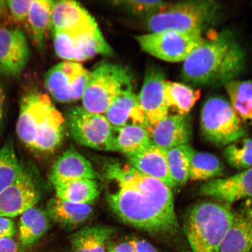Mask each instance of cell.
Here are the masks:
<instances>
[{
	"label": "cell",
	"instance_id": "obj_1",
	"mask_svg": "<svg viewBox=\"0 0 252 252\" xmlns=\"http://www.w3.org/2000/svg\"><path fill=\"white\" fill-rule=\"evenodd\" d=\"M106 173L118 185L108 202L123 222L154 235L177 234L179 224L171 188L130 164L112 163Z\"/></svg>",
	"mask_w": 252,
	"mask_h": 252
},
{
	"label": "cell",
	"instance_id": "obj_2",
	"mask_svg": "<svg viewBox=\"0 0 252 252\" xmlns=\"http://www.w3.org/2000/svg\"><path fill=\"white\" fill-rule=\"evenodd\" d=\"M246 55L229 30H223L204 39L185 60L182 77L194 86H217L235 80L244 70Z\"/></svg>",
	"mask_w": 252,
	"mask_h": 252
},
{
	"label": "cell",
	"instance_id": "obj_3",
	"mask_svg": "<svg viewBox=\"0 0 252 252\" xmlns=\"http://www.w3.org/2000/svg\"><path fill=\"white\" fill-rule=\"evenodd\" d=\"M64 119L45 94L31 92L22 97L16 130L31 149L51 152L63 140Z\"/></svg>",
	"mask_w": 252,
	"mask_h": 252
},
{
	"label": "cell",
	"instance_id": "obj_4",
	"mask_svg": "<svg viewBox=\"0 0 252 252\" xmlns=\"http://www.w3.org/2000/svg\"><path fill=\"white\" fill-rule=\"evenodd\" d=\"M234 210L222 201H203L188 211L185 234L191 252H220L231 225Z\"/></svg>",
	"mask_w": 252,
	"mask_h": 252
},
{
	"label": "cell",
	"instance_id": "obj_5",
	"mask_svg": "<svg viewBox=\"0 0 252 252\" xmlns=\"http://www.w3.org/2000/svg\"><path fill=\"white\" fill-rule=\"evenodd\" d=\"M220 5L212 0L181 1L169 4L144 19L149 33L166 31L201 32L214 23L220 14Z\"/></svg>",
	"mask_w": 252,
	"mask_h": 252
},
{
	"label": "cell",
	"instance_id": "obj_6",
	"mask_svg": "<svg viewBox=\"0 0 252 252\" xmlns=\"http://www.w3.org/2000/svg\"><path fill=\"white\" fill-rule=\"evenodd\" d=\"M133 75L124 65L115 63H100L90 72L82 101L90 112L105 113L120 94L133 89Z\"/></svg>",
	"mask_w": 252,
	"mask_h": 252
},
{
	"label": "cell",
	"instance_id": "obj_7",
	"mask_svg": "<svg viewBox=\"0 0 252 252\" xmlns=\"http://www.w3.org/2000/svg\"><path fill=\"white\" fill-rule=\"evenodd\" d=\"M200 122L204 138L217 146H227L246 134L244 123L229 102L222 97H211L205 102Z\"/></svg>",
	"mask_w": 252,
	"mask_h": 252
},
{
	"label": "cell",
	"instance_id": "obj_8",
	"mask_svg": "<svg viewBox=\"0 0 252 252\" xmlns=\"http://www.w3.org/2000/svg\"><path fill=\"white\" fill-rule=\"evenodd\" d=\"M53 34L56 54L68 62H83L97 55L112 54L111 47L95 21L76 29L55 32Z\"/></svg>",
	"mask_w": 252,
	"mask_h": 252
},
{
	"label": "cell",
	"instance_id": "obj_9",
	"mask_svg": "<svg viewBox=\"0 0 252 252\" xmlns=\"http://www.w3.org/2000/svg\"><path fill=\"white\" fill-rule=\"evenodd\" d=\"M142 50L162 61L184 62L204 42L201 32L166 31L135 37Z\"/></svg>",
	"mask_w": 252,
	"mask_h": 252
},
{
	"label": "cell",
	"instance_id": "obj_10",
	"mask_svg": "<svg viewBox=\"0 0 252 252\" xmlns=\"http://www.w3.org/2000/svg\"><path fill=\"white\" fill-rule=\"evenodd\" d=\"M69 128L74 141L96 150L113 151L112 127L102 115L75 106L68 110Z\"/></svg>",
	"mask_w": 252,
	"mask_h": 252
},
{
	"label": "cell",
	"instance_id": "obj_11",
	"mask_svg": "<svg viewBox=\"0 0 252 252\" xmlns=\"http://www.w3.org/2000/svg\"><path fill=\"white\" fill-rule=\"evenodd\" d=\"M90 72L78 63L62 62L47 72L45 86L56 101H77L83 97Z\"/></svg>",
	"mask_w": 252,
	"mask_h": 252
},
{
	"label": "cell",
	"instance_id": "obj_12",
	"mask_svg": "<svg viewBox=\"0 0 252 252\" xmlns=\"http://www.w3.org/2000/svg\"><path fill=\"white\" fill-rule=\"evenodd\" d=\"M30 57V47L23 30L0 25V74L7 78L21 76Z\"/></svg>",
	"mask_w": 252,
	"mask_h": 252
},
{
	"label": "cell",
	"instance_id": "obj_13",
	"mask_svg": "<svg viewBox=\"0 0 252 252\" xmlns=\"http://www.w3.org/2000/svg\"><path fill=\"white\" fill-rule=\"evenodd\" d=\"M165 81L162 69L156 66H151L147 69L138 98L149 122V129L169 115L165 97Z\"/></svg>",
	"mask_w": 252,
	"mask_h": 252
},
{
	"label": "cell",
	"instance_id": "obj_14",
	"mask_svg": "<svg viewBox=\"0 0 252 252\" xmlns=\"http://www.w3.org/2000/svg\"><path fill=\"white\" fill-rule=\"evenodd\" d=\"M38 190L28 173L24 171L0 193V217L21 216L38 203Z\"/></svg>",
	"mask_w": 252,
	"mask_h": 252
},
{
	"label": "cell",
	"instance_id": "obj_15",
	"mask_svg": "<svg viewBox=\"0 0 252 252\" xmlns=\"http://www.w3.org/2000/svg\"><path fill=\"white\" fill-rule=\"evenodd\" d=\"M199 193L231 204L252 199V168L225 178L214 179L201 186Z\"/></svg>",
	"mask_w": 252,
	"mask_h": 252
},
{
	"label": "cell",
	"instance_id": "obj_16",
	"mask_svg": "<svg viewBox=\"0 0 252 252\" xmlns=\"http://www.w3.org/2000/svg\"><path fill=\"white\" fill-rule=\"evenodd\" d=\"M151 143L165 151L188 145L191 137L188 115H168L149 130Z\"/></svg>",
	"mask_w": 252,
	"mask_h": 252
},
{
	"label": "cell",
	"instance_id": "obj_17",
	"mask_svg": "<svg viewBox=\"0 0 252 252\" xmlns=\"http://www.w3.org/2000/svg\"><path fill=\"white\" fill-rule=\"evenodd\" d=\"M220 252H252V199L245 200L234 210Z\"/></svg>",
	"mask_w": 252,
	"mask_h": 252
},
{
	"label": "cell",
	"instance_id": "obj_18",
	"mask_svg": "<svg viewBox=\"0 0 252 252\" xmlns=\"http://www.w3.org/2000/svg\"><path fill=\"white\" fill-rule=\"evenodd\" d=\"M105 117L113 127L135 125L149 130V122L141 109L138 96L133 89L123 91L113 100L105 113Z\"/></svg>",
	"mask_w": 252,
	"mask_h": 252
},
{
	"label": "cell",
	"instance_id": "obj_19",
	"mask_svg": "<svg viewBox=\"0 0 252 252\" xmlns=\"http://www.w3.org/2000/svg\"><path fill=\"white\" fill-rule=\"evenodd\" d=\"M127 157L130 165L138 171L164 183L170 188H176L167 163L165 150L151 144Z\"/></svg>",
	"mask_w": 252,
	"mask_h": 252
},
{
	"label": "cell",
	"instance_id": "obj_20",
	"mask_svg": "<svg viewBox=\"0 0 252 252\" xmlns=\"http://www.w3.org/2000/svg\"><path fill=\"white\" fill-rule=\"evenodd\" d=\"M98 178L91 162L77 151H65L53 165L50 179L53 186L78 179Z\"/></svg>",
	"mask_w": 252,
	"mask_h": 252
},
{
	"label": "cell",
	"instance_id": "obj_21",
	"mask_svg": "<svg viewBox=\"0 0 252 252\" xmlns=\"http://www.w3.org/2000/svg\"><path fill=\"white\" fill-rule=\"evenodd\" d=\"M46 210L47 215L53 221L70 231L84 224L93 213L91 205L68 202L57 196L49 201Z\"/></svg>",
	"mask_w": 252,
	"mask_h": 252
},
{
	"label": "cell",
	"instance_id": "obj_22",
	"mask_svg": "<svg viewBox=\"0 0 252 252\" xmlns=\"http://www.w3.org/2000/svg\"><path fill=\"white\" fill-rule=\"evenodd\" d=\"M94 21V18L89 12L76 1L68 0L53 1L52 33L76 29Z\"/></svg>",
	"mask_w": 252,
	"mask_h": 252
},
{
	"label": "cell",
	"instance_id": "obj_23",
	"mask_svg": "<svg viewBox=\"0 0 252 252\" xmlns=\"http://www.w3.org/2000/svg\"><path fill=\"white\" fill-rule=\"evenodd\" d=\"M115 229L105 225L86 226L70 236L71 252H106Z\"/></svg>",
	"mask_w": 252,
	"mask_h": 252
},
{
	"label": "cell",
	"instance_id": "obj_24",
	"mask_svg": "<svg viewBox=\"0 0 252 252\" xmlns=\"http://www.w3.org/2000/svg\"><path fill=\"white\" fill-rule=\"evenodd\" d=\"M53 1L33 0L26 22L34 45L41 51L45 49L47 37L52 31Z\"/></svg>",
	"mask_w": 252,
	"mask_h": 252
},
{
	"label": "cell",
	"instance_id": "obj_25",
	"mask_svg": "<svg viewBox=\"0 0 252 252\" xmlns=\"http://www.w3.org/2000/svg\"><path fill=\"white\" fill-rule=\"evenodd\" d=\"M151 144L149 132L143 126L130 125L119 128L112 127L113 151H119L128 156Z\"/></svg>",
	"mask_w": 252,
	"mask_h": 252
},
{
	"label": "cell",
	"instance_id": "obj_26",
	"mask_svg": "<svg viewBox=\"0 0 252 252\" xmlns=\"http://www.w3.org/2000/svg\"><path fill=\"white\" fill-rule=\"evenodd\" d=\"M53 187L56 196L75 204L91 205L99 195L98 185L94 179H74Z\"/></svg>",
	"mask_w": 252,
	"mask_h": 252
},
{
	"label": "cell",
	"instance_id": "obj_27",
	"mask_svg": "<svg viewBox=\"0 0 252 252\" xmlns=\"http://www.w3.org/2000/svg\"><path fill=\"white\" fill-rule=\"evenodd\" d=\"M46 214L34 207L22 214L19 224V241L22 247L29 248L40 240L49 228Z\"/></svg>",
	"mask_w": 252,
	"mask_h": 252
},
{
	"label": "cell",
	"instance_id": "obj_28",
	"mask_svg": "<svg viewBox=\"0 0 252 252\" xmlns=\"http://www.w3.org/2000/svg\"><path fill=\"white\" fill-rule=\"evenodd\" d=\"M188 151L190 161V180H213L214 178L222 175L223 166L216 156L195 150L189 144L188 145Z\"/></svg>",
	"mask_w": 252,
	"mask_h": 252
},
{
	"label": "cell",
	"instance_id": "obj_29",
	"mask_svg": "<svg viewBox=\"0 0 252 252\" xmlns=\"http://www.w3.org/2000/svg\"><path fill=\"white\" fill-rule=\"evenodd\" d=\"M197 90L182 83L166 81L165 97L167 106L176 113L188 115L200 97Z\"/></svg>",
	"mask_w": 252,
	"mask_h": 252
},
{
	"label": "cell",
	"instance_id": "obj_30",
	"mask_svg": "<svg viewBox=\"0 0 252 252\" xmlns=\"http://www.w3.org/2000/svg\"><path fill=\"white\" fill-rule=\"evenodd\" d=\"M229 103L243 123L252 125V81L233 80L224 85Z\"/></svg>",
	"mask_w": 252,
	"mask_h": 252
},
{
	"label": "cell",
	"instance_id": "obj_31",
	"mask_svg": "<svg viewBox=\"0 0 252 252\" xmlns=\"http://www.w3.org/2000/svg\"><path fill=\"white\" fill-rule=\"evenodd\" d=\"M24 171L20 164L13 143L8 141L0 148V193Z\"/></svg>",
	"mask_w": 252,
	"mask_h": 252
},
{
	"label": "cell",
	"instance_id": "obj_32",
	"mask_svg": "<svg viewBox=\"0 0 252 252\" xmlns=\"http://www.w3.org/2000/svg\"><path fill=\"white\" fill-rule=\"evenodd\" d=\"M166 157L176 187L185 185L189 180L190 172L188 145L166 151Z\"/></svg>",
	"mask_w": 252,
	"mask_h": 252
},
{
	"label": "cell",
	"instance_id": "obj_33",
	"mask_svg": "<svg viewBox=\"0 0 252 252\" xmlns=\"http://www.w3.org/2000/svg\"><path fill=\"white\" fill-rule=\"evenodd\" d=\"M223 156L230 166L239 171L252 168V138H242L226 146Z\"/></svg>",
	"mask_w": 252,
	"mask_h": 252
},
{
	"label": "cell",
	"instance_id": "obj_34",
	"mask_svg": "<svg viewBox=\"0 0 252 252\" xmlns=\"http://www.w3.org/2000/svg\"><path fill=\"white\" fill-rule=\"evenodd\" d=\"M117 7L124 9L127 13L134 17L143 19L150 17L165 7L169 2L154 0V1H140V0H125L113 1Z\"/></svg>",
	"mask_w": 252,
	"mask_h": 252
},
{
	"label": "cell",
	"instance_id": "obj_35",
	"mask_svg": "<svg viewBox=\"0 0 252 252\" xmlns=\"http://www.w3.org/2000/svg\"><path fill=\"white\" fill-rule=\"evenodd\" d=\"M12 21L22 25L26 23L32 4L31 0H8L6 1Z\"/></svg>",
	"mask_w": 252,
	"mask_h": 252
},
{
	"label": "cell",
	"instance_id": "obj_36",
	"mask_svg": "<svg viewBox=\"0 0 252 252\" xmlns=\"http://www.w3.org/2000/svg\"><path fill=\"white\" fill-rule=\"evenodd\" d=\"M16 229L13 220L6 217H0V239L13 237Z\"/></svg>",
	"mask_w": 252,
	"mask_h": 252
},
{
	"label": "cell",
	"instance_id": "obj_37",
	"mask_svg": "<svg viewBox=\"0 0 252 252\" xmlns=\"http://www.w3.org/2000/svg\"><path fill=\"white\" fill-rule=\"evenodd\" d=\"M129 242L133 245L134 252H158L152 244L144 239L135 238Z\"/></svg>",
	"mask_w": 252,
	"mask_h": 252
},
{
	"label": "cell",
	"instance_id": "obj_38",
	"mask_svg": "<svg viewBox=\"0 0 252 252\" xmlns=\"http://www.w3.org/2000/svg\"><path fill=\"white\" fill-rule=\"evenodd\" d=\"M19 246L13 237L0 239V252H18Z\"/></svg>",
	"mask_w": 252,
	"mask_h": 252
},
{
	"label": "cell",
	"instance_id": "obj_39",
	"mask_svg": "<svg viewBox=\"0 0 252 252\" xmlns=\"http://www.w3.org/2000/svg\"><path fill=\"white\" fill-rule=\"evenodd\" d=\"M12 22L7 2L0 0V25L9 27Z\"/></svg>",
	"mask_w": 252,
	"mask_h": 252
},
{
	"label": "cell",
	"instance_id": "obj_40",
	"mask_svg": "<svg viewBox=\"0 0 252 252\" xmlns=\"http://www.w3.org/2000/svg\"><path fill=\"white\" fill-rule=\"evenodd\" d=\"M116 252H134L133 245L130 242H121L117 245L110 246Z\"/></svg>",
	"mask_w": 252,
	"mask_h": 252
},
{
	"label": "cell",
	"instance_id": "obj_41",
	"mask_svg": "<svg viewBox=\"0 0 252 252\" xmlns=\"http://www.w3.org/2000/svg\"><path fill=\"white\" fill-rule=\"evenodd\" d=\"M4 94L2 88L0 84V131H1V125L3 119V112H4Z\"/></svg>",
	"mask_w": 252,
	"mask_h": 252
},
{
	"label": "cell",
	"instance_id": "obj_42",
	"mask_svg": "<svg viewBox=\"0 0 252 252\" xmlns=\"http://www.w3.org/2000/svg\"><path fill=\"white\" fill-rule=\"evenodd\" d=\"M108 252H116L113 251V249L111 247H109V248L108 250Z\"/></svg>",
	"mask_w": 252,
	"mask_h": 252
}]
</instances>
